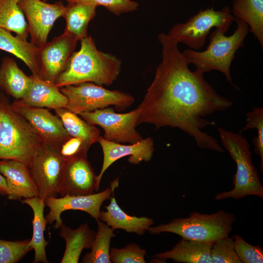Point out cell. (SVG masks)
I'll use <instances>...</instances> for the list:
<instances>
[{
  "label": "cell",
  "instance_id": "1",
  "mask_svg": "<svg viewBox=\"0 0 263 263\" xmlns=\"http://www.w3.org/2000/svg\"><path fill=\"white\" fill-rule=\"evenodd\" d=\"M158 39L162 60L138 107L137 125L144 123L156 129L178 128L192 137L199 148L224 152L217 140L202 130L215 124L206 120V116L226 110L233 103L216 93L204 73L189 69L177 41L165 33L159 34Z\"/></svg>",
  "mask_w": 263,
  "mask_h": 263
},
{
  "label": "cell",
  "instance_id": "2",
  "mask_svg": "<svg viewBox=\"0 0 263 263\" xmlns=\"http://www.w3.org/2000/svg\"><path fill=\"white\" fill-rule=\"evenodd\" d=\"M80 41V49L74 52L55 85L60 89L87 82L101 86L112 84L120 72L121 60L110 53L99 51L90 36Z\"/></svg>",
  "mask_w": 263,
  "mask_h": 263
},
{
  "label": "cell",
  "instance_id": "3",
  "mask_svg": "<svg viewBox=\"0 0 263 263\" xmlns=\"http://www.w3.org/2000/svg\"><path fill=\"white\" fill-rule=\"evenodd\" d=\"M234 21L237 28L231 36H225L223 30L216 28L211 33L208 45L205 51L187 49L182 53L188 63L194 64L199 71L204 74L212 70L219 71L232 85L231 64L236 51L244 46V41L249 31L245 22L235 18Z\"/></svg>",
  "mask_w": 263,
  "mask_h": 263
},
{
  "label": "cell",
  "instance_id": "4",
  "mask_svg": "<svg viewBox=\"0 0 263 263\" xmlns=\"http://www.w3.org/2000/svg\"><path fill=\"white\" fill-rule=\"evenodd\" d=\"M10 103L0 91V160H14L28 166L40 142L28 121L12 109Z\"/></svg>",
  "mask_w": 263,
  "mask_h": 263
},
{
  "label": "cell",
  "instance_id": "5",
  "mask_svg": "<svg viewBox=\"0 0 263 263\" xmlns=\"http://www.w3.org/2000/svg\"><path fill=\"white\" fill-rule=\"evenodd\" d=\"M223 148L229 153L237 166L233 176V188L216 194L215 199L220 201L228 198L243 199L252 195L263 198V187L258 171L252 161L250 145L241 133H236L218 128Z\"/></svg>",
  "mask_w": 263,
  "mask_h": 263
},
{
  "label": "cell",
  "instance_id": "6",
  "mask_svg": "<svg viewBox=\"0 0 263 263\" xmlns=\"http://www.w3.org/2000/svg\"><path fill=\"white\" fill-rule=\"evenodd\" d=\"M235 220L233 213L222 209L212 214L194 212L188 217L174 218L167 224L150 226L147 231L151 234L170 232L182 239L213 244L229 236Z\"/></svg>",
  "mask_w": 263,
  "mask_h": 263
},
{
  "label": "cell",
  "instance_id": "7",
  "mask_svg": "<svg viewBox=\"0 0 263 263\" xmlns=\"http://www.w3.org/2000/svg\"><path fill=\"white\" fill-rule=\"evenodd\" d=\"M67 97L68 110L77 114L113 106L118 111L130 107L134 98L117 90H109L92 82H83L59 89Z\"/></svg>",
  "mask_w": 263,
  "mask_h": 263
},
{
  "label": "cell",
  "instance_id": "8",
  "mask_svg": "<svg viewBox=\"0 0 263 263\" xmlns=\"http://www.w3.org/2000/svg\"><path fill=\"white\" fill-rule=\"evenodd\" d=\"M231 12L227 6L219 11L214 10L213 7L201 10L186 22L174 25L167 35L191 49H201L212 28H220L225 33L227 31L234 20Z\"/></svg>",
  "mask_w": 263,
  "mask_h": 263
},
{
  "label": "cell",
  "instance_id": "9",
  "mask_svg": "<svg viewBox=\"0 0 263 263\" xmlns=\"http://www.w3.org/2000/svg\"><path fill=\"white\" fill-rule=\"evenodd\" d=\"M64 163L57 148L39 143L28 166L38 197H57Z\"/></svg>",
  "mask_w": 263,
  "mask_h": 263
},
{
  "label": "cell",
  "instance_id": "10",
  "mask_svg": "<svg viewBox=\"0 0 263 263\" xmlns=\"http://www.w3.org/2000/svg\"><path fill=\"white\" fill-rule=\"evenodd\" d=\"M140 110L137 107L127 113H118L111 108L79 113L90 124L101 127L104 139L117 143H136L143 138L136 130Z\"/></svg>",
  "mask_w": 263,
  "mask_h": 263
},
{
  "label": "cell",
  "instance_id": "11",
  "mask_svg": "<svg viewBox=\"0 0 263 263\" xmlns=\"http://www.w3.org/2000/svg\"><path fill=\"white\" fill-rule=\"evenodd\" d=\"M18 4L27 23L30 42L42 46L48 41L55 22L63 16L65 6L61 1L49 3L42 0H19Z\"/></svg>",
  "mask_w": 263,
  "mask_h": 263
},
{
  "label": "cell",
  "instance_id": "12",
  "mask_svg": "<svg viewBox=\"0 0 263 263\" xmlns=\"http://www.w3.org/2000/svg\"><path fill=\"white\" fill-rule=\"evenodd\" d=\"M118 185V178L111 184L110 187L99 193L86 195H65L60 198L44 199L45 206L50 210L45 216L47 224H52L55 222L54 227L59 228L63 223L60 215L63 211L68 210L83 211L96 221H98L102 204L105 201L110 199L113 192Z\"/></svg>",
  "mask_w": 263,
  "mask_h": 263
},
{
  "label": "cell",
  "instance_id": "13",
  "mask_svg": "<svg viewBox=\"0 0 263 263\" xmlns=\"http://www.w3.org/2000/svg\"><path fill=\"white\" fill-rule=\"evenodd\" d=\"M78 40L63 33L38 47L39 77L55 83L65 69Z\"/></svg>",
  "mask_w": 263,
  "mask_h": 263
},
{
  "label": "cell",
  "instance_id": "14",
  "mask_svg": "<svg viewBox=\"0 0 263 263\" xmlns=\"http://www.w3.org/2000/svg\"><path fill=\"white\" fill-rule=\"evenodd\" d=\"M10 105L28 121L41 143L58 148L71 137L59 117L48 109L23 105L15 100Z\"/></svg>",
  "mask_w": 263,
  "mask_h": 263
},
{
  "label": "cell",
  "instance_id": "15",
  "mask_svg": "<svg viewBox=\"0 0 263 263\" xmlns=\"http://www.w3.org/2000/svg\"><path fill=\"white\" fill-rule=\"evenodd\" d=\"M99 188L97 175L87 156L65 160L59 189L61 197L90 195Z\"/></svg>",
  "mask_w": 263,
  "mask_h": 263
},
{
  "label": "cell",
  "instance_id": "16",
  "mask_svg": "<svg viewBox=\"0 0 263 263\" xmlns=\"http://www.w3.org/2000/svg\"><path fill=\"white\" fill-rule=\"evenodd\" d=\"M98 142L103 153L102 168L97 175L99 187L103 174L115 161L123 157L130 156L128 161L132 164H139L143 161L148 162L151 160L154 150L153 140L150 137L142 139L136 143L126 145L106 140L100 136Z\"/></svg>",
  "mask_w": 263,
  "mask_h": 263
},
{
  "label": "cell",
  "instance_id": "17",
  "mask_svg": "<svg viewBox=\"0 0 263 263\" xmlns=\"http://www.w3.org/2000/svg\"><path fill=\"white\" fill-rule=\"evenodd\" d=\"M0 173L5 177L10 200H21L38 196L28 166L19 161L0 160Z\"/></svg>",
  "mask_w": 263,
  "mask_h": 263
},
{
  "label": "cell",
  "instance_id": "18",
  "mask_svg": "<svg viewBox=\"0 0 263 263\" xmlns=\"http://www.w3.org/2000/svg\"><path fill=\"white\" fill-rule=\"evenodd\" d=\"M32 82L27 92L18 103L26 106L56 109L66 108L67 97L55 83L31 75Z\"/></svg>",
  "mask_w": 263,
  "mask_h": 263
},
{
  "label": "cell",
  "instance_id": "19",
  "mask_svg": "<svg viewBox=\"0 0 263 263\" xmlns=\"http://www.w3.org/2000/svg\"><path fill=\"white\" fill-rule=\"evenodd\" d=\"M112 194L110 204L105 207L106 211H100L99 220L114 230L121 229L138 235L144 234L154 224V221L151 218L138 217L125 213L117 204L113 191Z\"/></svg>",
  "mask_w": 263,
  "mask_h": 263
},
{
  "label": "cell",
  "instance_id": "20",
  "mask_svg": "<svg viewBox=\"0 0 263 263\" xmlns=\"http://www.w3.org/2000/svg\"><path fill=\"white\" fill-rule=\"evenodd\" d=\"M212 244L182 238L171 250L156 253L152 258L162 261L170 259L176 263H211Z\"/></svg>",
  "mask_w": 263,
  "mask_h": 263
},
{
  "label": "cell",
  "instance_id": "21",
  "mask_svg": "<svg viewBox=\"0 0 263 263\" xmlns=\"http://www.w3.org/2000/svg\"><path fill=\"white\" fill-rule=\"evenodd\" d=\"M31 76L26 75L15 60L8 56L2 58L0 65V89L15 100L21 99L29 88Z\"/></svg>",
  "mask_w": 263,
  "mask_h": 263
},
{
  "label": "cell",
  "instance_id": "22",
  "mask_svg": "<svg viewBox=\"0 0 263 263\" xmlns=\"http://www.w3.org/2000/svg\"><path fill=\"white\" fill-rule=\"evenodd\" d=\"M63 17L66 20L64 33L78 41L86 37L90 21L96 15L94 4L76 1H67Z\"/></svg>",
  "mask_w": 263,
  "mask_h": 263
},
{
  "label": "cell",
  "instance_id": "23",
  "mask_svg": "<svg viewBox=\"0 0 263 263\" xmlns=\"http://www.w3.org/2000/svg\"><path fill=\"white\" fill-rule=\"evenodd\" d=\"M59 228L60 236L66 242L65 250L60 263H78L83 250L91 248L96 234L87 224L73 229L62 223Z\"/></svg>",
  "mask_w": 263,
  "mask_h": 263
},
{
  "label": "cell",
  "instance_id": "24",
  "mask_svg": "<svg viewBox=\"0 0 263 263\" xmlns=\"http://www.w3.org/2000/svg\"><path fill=\"white\" fill-rule=\"evenodd\" d=\"M0 49L11 54L22 60L33 76H39L38 47L27 40L14 36L11 32L0 28Z\"/></svg>",
  "mask_w": 263,
  "mask_h": 263
},
{
  "label": "cell",
  "instance_id": "25",
  "mask_svg": "<svg viewBox=\"0 0 263 263\" xmlns=\"http://www.w3.org/2000/svg\"><path fill=\"white\" fill-rule=\"evenodd\" d=\"M28 205L33 211V235L29 241V244L35 251L34 263H48L45 248L49 242L45 240L44 236L47 220L44 216L45 206L44 199L38 196L25 199L21 201Z\"/></svg>",
  "mask_w": 263,
  "mask_h": 263
},
{
  "label": "cell",
  "instance_id": "26",
  "mask_svg": "<svg viewBox=\"0 0 263 263\" xmlns=\"http://www.w3.org/2000/svg\"><path fill=\"white\" fill-rule=\"evenodd\" d=\"M54 111L69 135L80 139L88 150L93 144L98 142L100 133L94 125L89 124L66 108L56 109Z\"/></svg>",
  "mask_w": 263,
  "mask_h": 263
},
{
  "label": "cell",
  "instance_id": "27",
  "mask_svg": "<svg viewBox=\"0 0 263 263\" xmlns=\"http://www.w3.org/2000/svg\"><path fill=\"white\" fill-rule=\"evenodd\" d=\"M233 16L245 22L263 46V0H233Z\"/></svg>",
  "mask_w": 263,
  "mask_h": 263
},
{
  "label": "cell",
  "instance_id": "28",
  "mask_svg": "<svg viewBox=\"0 0 263 263\" xmlns=\"http://www.w3.org/2000/svg\"><path fill=\"white\" fill-rule=\"evenodd\" d=\"M19 0H0V28L27 40L29 34L27 23L18 4Z\"/></svg>",
  "mask_w": 263,
  "mask_h": 263
},
{
  "label": "cell",
  "instance_id": "29",
  "mask_svg": "<svg viewBox=\"0 0 263 263\" xmlns=\"http://www.w3.org/2000/svg\"><path fill=\"white\" fill-rule=\"evenodd\" d=\"M97 222L98 230L91 247V250L84 256L82 263H112L110 258V242L114 236V230L99 220Z\"/></svg>",
  "mask_w": 263,
  "mask_h": 263
},
{
  "label": "cell",
  "instance_id": "30",
  "mask_svg": "<svg viewBox=\"0 0 263 263\" xmlns=\"http://www.w3.org/2000/svg\"><path fill=\"white\" fill-rule=\"evenodd\" d=\"M246 124L241 130V133L248 129H256L257 135L253 138L252 143L254 145V152L260 157V170L263 172V108L254 107L245 114Z\"/></svg>",
  "mask_w": 263,
  "mask_h": 263
},
{
  "label": "cell",
  "instance_id": "31",
  "mask_svg": "<svg viewBox=\"0 0 263 263\" xmlns=\"http://www.w3.org/2000/svg\"><path fill=\"white\" fill-rule=\"evenodd\" d=\"M211 263H241L235 250L233 237L221 238L212 245Z\"/></svg>",
  "mask_w": 263,
  "mask_h": 263
},
{
  "label": "cell",
  "instance_id": "32",
  "mask_svg": "<svg viewBox=\"0 0 263 263\" xmlns=\"http://www.w3.org/2000/svg\"><path fill=\"white\" fill-rule=\"evenodd\" d=\"M28 240L10 241L0 239V263L19 262L32 247Z\"/></svg>",
  "mask_w": 263,
  "mask_h": 263
},
{
  "label": "cell",
  "instance_id": "33",
  "mask_svg": "<svg viewBox=\"0 0 263 263\" xmlns=\"http://www.w3.org/2000/svg\"><path fill=\"white\" fill-rule=\"evenodd\" d=\"M146 250L135 243L121 248L113 247L110 250V258L113 263H145Z\"/></svg>",
  "mask_w": 263,
  "mask_h": 263
},
{
  "label": "cell",
  "instance_id": "34",
  "mask_svg": "<svg viewBox=\"0 0 263 263\" xmlns=\"http://www.w3.org/2000/svg\"><path fill=\"white\" fill-rule=\"evenodd\" d=\"M235 251L241 263H263V248L259 245H252L246 242L240 235L233 237Z\"/></svg>",
  "mask_w": 263,
  "mask_h": 263
},
{
  "label": "cell",
  "instance_id": "35",
  "mask_svg": "<svg viewBox=\"0 0 263 263\" xmlns=\"http://www.w3.org/2000/svg\"><path fill=\"white\" fill-rule=\"evenodd\" d=\"M67 1H76L94 4L97 7L103 6L108 11L116 16L122 13L136 10L138 2L132 0H63Z\"/></svg>",
  "mask_w": 263,
  "mask_h": 263
},
{
  "label": "cell",
  "instance_id": "36",
  "mask_svg": "<svg viewBox=\"0 0 263 263\" xmlns=\"http://www.w3.org/2000/svg\"><path fill=\"white\" fill-rule=\"evenodd\" d=\"M58 149L64 160L87 156L88 151L80 139L72 137L63 142Z\"/></svg>",
  "mask_w": 263,
  "mask_h": 263
},
{
  "label": "cell",
  "instance_id": "37",
  "mask_svg": "<svg viewBox=\"0 0 263 263\" xmlns=\"http://www.w3.org/2000/svg\"><path fill=\"white\" fill-rule=\"evenodd\" d=\"M8 189L5 177L0 173V195L7 196Z\"/></svg>",
  "mask_w": 263,
  "mask_h": 263
},
{
  "label": "cell",
  "instance_id": "38",
  "mask_svg": "<svg viewBox=\"0 0 263 263\" xmlns=\"http://www.w3.org/2000/svg\"><path fill=\"white\" fill-rule=\"evenodd\" d=\"M42 0L44 1L47 2V1L48 0Z\"/></svg>",
  "mask_w": 263,
  "mask_h": 263
}]
</instances>
